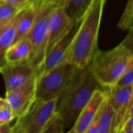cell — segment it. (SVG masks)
<instances>
[{
    "mask_svg": "<svg viewBox=\"0 0 133 133\" xmlns=\"http://www.w3.org/2000/svg\"><path fill=\"white\" fill-rule=\"evenodd\" d=\"M31 51V43L26 37L10 46L6 53V62L7 63H18L29 61Z\"/></svg>",
    "mask_w": 133,
    "mask_h": 133,
    "instance_id": "cell-14",
    "label": "cell"
},
{
    "mask_svg": "<svg viewBox=\"0 0 133 133\" xmlns=\"http://www.w3.org/2000/svg\"><path fill=\"white\" fill-rule=\"evenodd\" d=\"M114 110L108 102L107 96L100 107L98 133H114Z\"/></svg>",
    "mask_w": 133,
    "mask_h": 133,
    "instance_id": "cell-17",
    "label": "cell"
},
{
    "mask_svg": "<svg viewBox=\"0 0 133 133\" xmlns=\"http://www.w3.org/2000/svg\"><path fill=\"white\" fill-rule=\"evenodd\" d=\"M20 11V9L6 2L0 3V21H10Z\"/></svg>",
    "mask_w": 133,
    "mask_h": 133,
    "instance_id": "cell-20",
    "label": "cell"
},
{
    "mask_svg": "<svg viewBox=\"0 0 133 133\" xmlns=\"http://www.w3.org/2000/svg\"><path fill=\"white\" fill-rule=\"evenodd\" d=\"M92 2L93 0H68L63 9L71 21L75 22L83 18Z\"/></svg>",
    "mask_w": 133,
    "mask_h": 133,
    "instance_id": "cell-16",
    "label": "cell"
},
{
    "mask_svg": "<svg viewBox=\"0 0 133 133\" xmlns=\"http://www.w3.org/2000/svg\"><path fill=\"white\" fill-rule=\"evenodd\" d=\"M12 127L10 125V124H3L0 126V133H11Z\"/></svg>",
    "mask_w": 133,
    "mask_h": 133,
    "instance_id": "cell-28",
    "label": "cell"
},
{
    "mask_svg": "<svg viewBox=\"0 0 133 133\" xmlns=\"http://www.w3.org/2000/svg\"><path fill=\"white\" fill-rule=\"evenodd\" d=\"M117 133H133V129H122Z\"/></svg>",
    "mask_w": 133,
    "mask_h": 133,
    "instance_id": "cell-32",
    "label": "cell"
},
{
    "mask_svg": "<svg viewBox=\"0 0 133 133\" xmlns=\"http://www.w3.org/2000/svg\"><path fill=\"white\" fill-rule=\"evenodd\" d=\"M133 59V52L122 42L115 48L102 52L98 50L91 63V70L103 89L114 85L128 70Z\"/></svg>",
    "mask_w": 133,
    "mask_h": 133,
    "instance_id": "cell-3",
    "label": "cell"
},
{
    "mask_svg": "<svg viewBox=\"0 0 133 133\" xmlns=\"http://www.w3.org/2000/svg\"><path fill=\"white\" fill-rule=\"evenodd\" d=\"M117 26L121 30H133V0H128Z\"/></svg>",
    "mask_w": 133,
    "mask_h": 133,
    "instance_id": "cell-18",
    "label": "cell"
},
{
    "mask_svg": "<svg viewBox=\"0 0 133 133\" xmlns=\"http://www.w3.org/2000/svg\"><path fill=\"white\" fill-rule=\"evenodd\" d=\"M3 2H6V0H0V3H3Z\"/></svg>",
    "mask_w": 133,
    "mask_h": 133,
    "instance_id": "cell-34",
    "label": "cell"
},
{
    "mask_svg": "<svg viewBox=\"0 0 133 133\" xmlns=\"http://www.w3.org/2000/svg\"><path fill=\"white\" fill-rule=\"evenodd\" d=\"M115 85H121V86L133 85V59L128 70L124 72V74L121 76V78L118 80V82Z\"/></svg>",
    "mask_w": 133,
    "mask_h": 133,
    "instance_id": "cell-22",
    "label": "cell"
},
{
    "mask_svg": "<svg viewBox=\"0 0 133 133\" xmlns=\"http://www.w3.org/2000/svg\"><path fill=\"white\" fill-rule=\"evenodd\" d=\"M51 2H52V0H38V1L35 4H34L31 6H34V7H36V8H40L42 6L50 5Z\"/></svg>",
    "mask_w": 133,
    "mask_h": 133,
    "instance_id": "cell-27",
    "label": "cell"
},
{
    "mask_svg": "<svg viewBox=\"0 0 133 133\" xmlns=\"http://www.w3.org/2000/svg\"><path fill=\"white\" fill-rule=\"evenodd\" d=\"M14 118L16 116L9 106L0 109V126L10 124Z\"/></svg>",
    "mask_w": 133,
    "mask_h": 133,
    "instance_id": "cell-21",
    "label": "cell"
},
{
    "mask_svg": "<svg viewBox=\"0 0 133 133\" xmlns=\"http://www.w3.org/2000/svg\"><path fill=\"white\" fill-rule=\"evenodd\" d=\"M6 2L20 10L27 7V0H6Z\"/></svg>",
    "mask_w": 133,
    "mask_h": 133,
    "instance_id": "cell-24",
    "label": "cell"
},
{
    "mask_svg": "<svg viewBox=\"0 0 133 133\" xmlns=\"http://www.w3.org/2000/svg\"><path fill=\"white\" fill-rule=\"evenodd\" d=\"M40 133H65V129L60 117L55 113Z\"/></svg>",
    "mask_w": 133,
    "mask_h": 133,
    "instance_id": "cell-19",
    "label": "cell"
},
{
    "mask_svg": "<svg viewBox=\"0 0 133 133\" xmlns=\"http://www.w3.org/2000/svg\"><path fill=\"white\" fill-rule=\"evenodd\" d=\"M82 20L73 22L68 33L51 49L49 52L45 56L42 66L37 71L36 78L65 61L71 45L80 27Z\"/></svg>",
    "mask_w": 133,
    "mask_h": 133,
    "instance_id": "cell-7",
    "label": "cell"
},
{
    "mask_svg": "<svg viewBox=\"0 0 133 133\" xmlns=\"http://www.w3.org/2000/svg\"><path fill=\"white\" fill-rule=\"evenodd\" d=\"M78 68L64 61L39 75L36 81V99L43 101L59 99Z\"/></svg>",
    "mask_w": 133,
    "mask_h": 133,
    "instance_id": "cell-4",
    "label": "cell"
},
{
    "mask_svg": "<svg viewBox=\"0 0 133 133\" xmlns=\"http://www.w3.org/2000/svg\"><path fill=\"white\" fill-rule=\"evenodd\" d=\"M58 99L43 101L35 99L28 111L17 118L14 125L21 133H40L56 113Z\"/></svg>",
    "mask_w": 133,
    "mask_h": 133,
    "instance_id": "cell-5",
    "label": "cell"
},
{
    "mask_svg": "<svg viewBox=\"0 0 133 133\" xmlns=\"http://www.w3.org/2000/svg\"><path fill=\"white\" fill-rule=\"evenodd\" d=\"M38 11V8L34 6H27L21 10L18 14L16 25V33L13 44L27 37L32 28Z\"/></svg>",
    "mask_w": 133,
    "mask_h": 133,
    "instance_id": "cell-13",
    "label": "cell"
},
{
    "mask_svg": "<svg viewBox=\"0 0 133 133\" xmlns=\"http://www.w3.org/2000/svg\"><path fill=\"white\" fill-rule=\"evenodd\" d=\"M122 129H133V114L124 122V124H123V126H122L121 130H122Z\"/></svg>",
    "mask_w": 133,
    "mask_h": 133,
    "instance_id": "cell-25",
    "label": "cell"
},
{
    "mask_svg": "<svg viewBox=\"0 0 133 133\" xmlns=\"http://www.w3.org/2000/svg\"><path fill=\"white\" fill-rule=\"evenodd\" d=\"M72 23L63 7H53L48 21L45 56L54 45L68 33Z\"/></svg>",
    "mask_w": 133,
    "mask_h": 133,
    "instance_id": "cell-11",
    "label": "cell"
},
{
    "mask_svg": "<svg viewBox=\"0 0 133 133\" xmlns=\"http://www.w3.org/2000/svg\"><path fill=\"white\" fill-rule=\"evenodd\" d=\"M6 106H8V104H7V102H6V99L5 98L4 99L3 98H0V109L4 107H6Z\"/></svg>",
    "mask_w": 133,
    "mask_h": 133,
    "instance_id": "cell-29",
    "label": "cell"
},
{
    "mask_svg": "<svg viewBox=\"0 0 133 133\" xmlns=\"http://www.w3.org/2000/svg\"><path fill=\"white\" fill-rule=\"evenodd\" d=\"M11 133H21V131H19V129L15 125H14L12 127V129H11Z\"/></svg>",
    "mask_w": 133,
    "mask_h": 133,
    "instance_id": "cell-33",
    "label": "cell"
},
{
    "mask_svg": "<svg viewBox=\"0 0 133 133\" xmlns=\"http://www.w3.org/2000/svg\"><path fill=\"white\" fill-rule=\"evenodd\" d=\"M53 7L49 5L38 8L32 28L27 35L31 47L29 61L34 66L36 72L42 66L45 57L48 21Z\"/></svg>",
    "mask_w": 133,
    "mask_h": 133,
    "instance_id": "cell-6",
    "label": "cell"
},
{
    "mask_svg": "<svg viewBox=\"0 0 133 133\" xmlns=\"http://www.w3.org/2000/svg\"><path fill=\"white\" fill-rule=\"evenodd\" d=\"M106 98L107 92L105 89H97L81 111L71 129L66 133H85L94 120Z\"/></svg>",
    "mask_w": 133,
    "mask_h": 133,
    "instance_id": "cell-12",
    "label": "cell"
},
{
    "mask_svg": "<svg viewBox=\"0 0 133 133\" xmlns=\"http://www.w3.org/2000/svg\"><path fill=\"white\" fill-rule=\"evenodd\" d=\"M3 76L6 93L9 92L36 77V70L30 61L18 63H6L0 69Z\"/></svg>",
    "mask_w": 133,
    "mask_h": 133,
    "instance_id": "cell-9",
    "label": "cell"
},
{
    "mask_svg": "<svg viewBox=\"0 0 133 133\" xmlns=\"http://www.w3.org/2000/svg\"><path fill=\"white\" fill-rule=\"evenodd\" d=\"M68 0H52L50 6L54 7H64Z\"/></svg>",
    "mask_w": 133,
    "mask_h": 133,
    "instance_id": "cell-26",
    "label": "cell"
},
{
    "mask_svg": "<svg viewBox=\"0 0 133 133\" xmlns=\"http://www.w3.org/2000/svg\"><path fill=\"white\" fill-rule=\"evenodd\" d=\"M36 81L37 78L35 77L23 85L6 93L5 99L16 118L23 116L35 100Z\"/></svg>",
    "mask_w": 133,
    "mask_h": 133,
    "instance_id": "cell-8",
    "label": "cell"
},
{
    "mask_svg": "<svg viewBox=\"0 0 133 133\" xmlns=\"http://www.w3.org/2000/svg\"><path fill=\"white\" fill-rule=\"evenodd\" d=\"M18 14L0 32V69L6 63V53L14 40Z\"/></svg>",
    "mask_w": 133,
    "mask_h": 133,
    "instance_id": "cell-15",
    "label": "cell"
},
{
    "mask_svg": "<svg viewBox=\"0 0 133 133\" xmlns=\"http://www.w3.org/2000/svg\"><path fill=\"white\" fill-rule=\"evenodd\" d=\"M102 89L92 72L90 64L78 68L56 104V113L62 119L64 129L72 127L93 93Z\"/></svg>",
    "mask_w": 133,
    "mask_h": 133,
    "instance_id": "cell-1",
    "label": "cell"
},
{
    "mask_svg": "<svg viewBox=\"0 0 133 133\" xmlns=\"http://www.w3.org/2000/svg\"><path fill=\"white\" fill-rule=\"evenodd\" d=\"M38 0H27V6H31L35 4Z\"/></svg>",
    "mask_w": 133,
    "mask_h": 133,
    "instance_id": "cell-30",
    "label": "cell"
},
{
    "mask_svg": "<svg viewBox=\"0 0 133 133\" xmlns=\"http://www.w3.org/2000/svg\"><path fill=\"white\" fill-rule=\"evenodd\" d=\"M133 114V87H132V93H131V96L130 97V99H129V102L128 103V106H127V108H126V111H125V114H124V117L123 118V121H122V124H121V128L123 126V124H124V122L129 118V117ZM121 131V130H120Z\"/></svg>",
    "mask_w": 133,
    "mask_h": 133,
    "instance_id": "cell-23",
    "label": "cell"
},
{
    "mask_svg": "<svg viewBox=\"0 0 133 133\" xmlns=\"http://www.w3.org/2000/svg\"><path fill=\"white\" fill-rule=\"evenodd\" d=\"M106 0H93L85 12L65 61L83 68L89 65L98 49L99 30Z\"/></svg>",
    "mask_w": 133,
    "mask_h": 133,
    "instance_id": "cell-2",
    "label": "cell"
},
{
    "mask_svg": "<svg viewBox=\"0 0 133 133\" xmlns=\"http://www.w3.org/2000/svg\"><path fill=\"white\" fill-rule=\"evenodd\" d=\"M9 22H10V21H9ZM9 22H6V21H0V32H1V31L5 28V26H6Z\"/></svg>",
    "mask_w": 133,
    "mask_h": 133,
    "instance_id": "cell-31",
    "label": "cell"
},
{
    "mask_svg": "<svg viewBox=\"0 0 133 133\" xmlns=\"http://www.w3.org/2000/svg\"><path fill=\"white\" fill-rule=\"evenodd\" d=\"M132 87H133V85H132Z\"/></svg>",
    "mask_w": 133,
    "mask_h": 133,
    "instance_id": "cell-35",
    "label": "cell"
},
{
    "mask_svg": "<svg viewBox=\"0 0 133 133\" xmlns=\"http://www.w3.org/2000/svg\"><path fill=\"white\" fill-rule=\"evenodd\" d=\"M108 102L114 110V133H117L121 128V124L128 103L132 93V85H114L104 89Z\"/></svg>",
    "mask_w": 133,
    "mask_h": 133,
    "instance_id": "cell-10",
    "label": "cell"
}]
</instances>
